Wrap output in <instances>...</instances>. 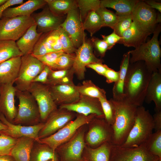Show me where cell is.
Masks as SVG:
<instances>
[{
	"label": "cell",
	"mask_w": 161,
	"mask_h": 161,
	"mask_svg": "<svg viewBox=\"0 0 161 161\" xmlns=\"http://www.w3.org/2000/svg\"><path fill=\"white\" fill-rule=\"evenodd\" d=\"M153 73L143 61L130 63L123 87L124 99L137 107L143 106Z\"/></svg>",
	"instance_id": "cell-1"
},
{
	"label": "cell",
	"mask_w": 161,
	"mask_h": 161,
	"mask_svg": "<svg viewBox=\"0 0 161 161\" xmlns=\"http://www.w3.org/2000/svg\"><path fill=\"white\" fill-rule=\"evenodd\" d=\"M115 110V119L112 126L114 135L112 144L122 145L126 139L134 122L137 106L124 99L117 100L112 98Z\"/></svg>",
	"instance_id": "cell-2"
},
{
	"label": "cell",
	"mask_w": 161,
	"mask_h": 161,
	"mask_svg": "<svg viewBox=\"0 0 161 161\" xmlns=\"http://www.w3.org/2000/svg\"><path fill=\"white\" fill-rule=\"evenodd\" d=\"M161 31V23L158 24L150 40L133 50L129 51L130 63L139 61L144 62L147 68L152 72L161 70V49L158 36Z\"/></svg>",
	"instance_id": "cell-3"
},
{
	"label": "cell",
	"mask_w": 161,
	"mask_h": 161,
	"mask_svg": "<svg viewBox=\"0 0 161 161\" xmlns=\"http://www.w3.org/2000/svg\"><path fill=\"white\" fill-rule=\"evenodd\" d=\"M154 129L152 116L143 106L137 107L133 126L123 145L136 147L144 144Z\"/></svg>",
	"instance_id": "cell-4"
},
{
	"label": "cell",
	"mask_w": 161,
	"mask_h": 161,
	"mask_svg": "<svg viewBox=\"0 0 161 161\" xmlns=\"http://www.w3.org/2000/svg\"><path fill=\"white\" fill-rule=\"evenodd\" d=\"M16 95L18 98L19 104L16 116L13 123L25 126H32L41 122L37 103L27 91L16 89Z\"/></svg>",
	"instance_id": "cell-5"
},
{
	"label": "cell",
	"mask_w": 161,
	"mask_h": 161,
	"mask_svg": "<svg viewBox=\"0 0 161 161\" xmlns=\"http://www.w3.org/2000/svg\"><path fill=\"white\" fill-rule=\"evenodd\" d=\"M113 135L112 126L104 118L96 117L87 124L85 141L86 146L95 148L106 143H112Z\"/></svg>",
	"instance_id": "cell-6"
},
{
	"label": "cell",
	"mask_w": 161,
	"mask_h": 161,
	"mask_svg": "<svg viewBox=\"0 0 161 161\" xmlns=\"http://www.w3.org/2000/svg\"><path fill=\"white\" fill-rule=\"evenodd\" d=\"M96 117L95 114L86 116L76 113L73 120L53 134L40 139V143L47 144L55 150L58 146L71 138L80 127L88 124Z\"/></svg>",
	"instance_id": "cell-7"
},
{
	"label": "cell",
	"mask_w": 161,
	"mask_h": 161,
	"mask_svg": "<svg viewBox=\"0 0 161 161\" xmlns=\"http://www.w3.org/2000/svg\"><path fill=\"white\" fill-rule=\"evenodd\" d=\"M45 66L32 54L22 55L18 75L15 82L16 89L28 91L33 80Z\"/></svg>",
	"instance_id": "cell-8"
},
{
	"label": "cell",
	"mask_w": 161,
	"mask_h": 161,
	"mask_svg": "<svg viewBox=\"0 0 161 161\" xmlns=\"http://www.w3.org/2000/svg\"><path fill=\"white\" fill-rule=\"evenodd\" d=\"M87 124L80 127L69 140L55 150L59 161H83L82 154L86 146L85 135Z\"/></svg>",
	"instance_id": "cell-9"
},
{
	"label": "cell",
	"mask_w": 161,
	"mask_h": 161,
	"mask_svg": "<svg viewBox=\"0 0 161 161\" xmlns=\"http://www.w3.org/2000/svg\"><path fill=\"white\" fill-rule=\"evenodd\" d=\"M35 24L31 16L2 17L0 19V40L16 41L25 33L28 28Z\"/></svg>",
	"instance_id": "cell-10"
},
{
	"label": "cell",
	"mask_w": 161,
	"mask_h": 161,
	"mask_svg": "<svg viewBox=\"0 0 161 161\" xmlns=\"http://www.w3.org/2000/svg\"><path fill=\"white\" fill-rule=\"evenodd\" d=\"M161 159L150 153L144 143L136 147L112 144L109 161H159Z\"/></svg>",
	"instance_id": "cell-11"
},
{
	"label": "cell",
	"mask_w": 161,
	"mask_h": 161,
	"mask_svg": "<svg viewBox=\"0 0 161 161\" xmlns=\"http://www.w3.org/2000/svg\"><path fill=\"white\" fill-rule=\"evenodd\" d=\"M157 13L144 1L139 0L131 13L133 23L140 32L150 35L157 25Z\"/></svg>",
	"instance_id": "cell-12"
},
{
	"label": "cell",
	"mask_w": 161,
	"mask_h": 161,
	"mask_svg": "<svg viewBox=\"0 0 161 161\" xmlns=\"http://www.w3.org/2000/svg\"><path fill=\"white\" fill-rule=\"evenodd\" d=\"M28 91L34 98L37 104L41 122L44 123L58 106L54 101L49 86L38 83H32Z\"/></svg>",
	"instance_id": "cell-13"
},
{
	"label": "cell",
	"mask_w": 161,
	"mask_h": 161,
	"mask_svg": "<svg viewBox=\"0 0 161 161\" xmlns=\"http://www.w3.org/2000/svg\"><path fill=\"white\" fill-rule=\"evenodd\" d=\"M76 113L58 108L49 115L38 134L40 140L49 137L63 128L76 117Z\"/></svg>",
	"instance_id": "cell-14"
},
{
	"label": "cell",
	"mask_w": 161,
	"mask_h": 161,
	"mask_svg": "<svg viewBox=\"0 0 161 161\" xmlns=\"http://www.w3.org/2000/svg\"><path fill=\"white\" fill-rule=\"evenodd\" d=\"M75 58L72 67L78 78L83 80L85 77L86 66L89 64L97 62L103 63V60L97 58L93 52V47L91 41H83L81 45L75 52Z\"/></svg>",
	"instance_id": "cell-15"
},
{
	"label": "cell",
	"mask_w": 161,
	"mask_h": 161,
	"mask_svg": "<svg viewBox=\"0 0 161 161\" xmlns=\"http://www.w3.org/2000/svg\"><path fill=\"white\" fill-rule=\"evenodd\" d=\"M61 27L67 33L76 49L81 45L86 35L76 4L69 10Z\"/></svg>",
	"instance_id": "cell-16"
},
{
	"label": "cell",
	"mask_w": 161,
	"mask_h": 161,
	"mask_svg": "<svg viewBox=\"0 0 161 161\" xmlns=\"http://www.w3.org/2000/svg\"><path fill=\"white\" fill-rule=\"evenodd\" d=\"M59 108L65 109L86 116L95 114L97 117L104 118L100 103L97 98L80 95L79 100L76 102L60 106Z\"/></svg>",
	"instance_id": "cell-17"
},
{
	"label": "cell",
	"mask_w": 161,
	"mask_h": 161,
	"mask_svg": "<svg viewBox=\"0 0 161 161\" xmlns=\"http://www.w3.org/2000/svg\"><path fill=\"white\" fill-rule=\"evenodd\" d=\"M0 120L7 127L1 132L0 134H4L16 139L23 137H30L34 140L36 142L40 143L38 134L43 128L44 123L41 122L32 126L15 124L7 121L1 113Z\"/></svg>",
	"instance_id": "cell-18"
},
{
	"label": "cell",
	"mask_w": 161,
	"mask_h": 161,
	"mask_svg": "<svg viewBox=\"0 0 161 161\" xmlns=\"http://www.w3.org/2000/svg\"><path fill=\"white\" fill-rule=\"evenodd\" d=\"M13 84L0 85V113L9 122L13 123L17 112L15 105L16 89Z\"/></svg>",
	"instance_id": "cell-19"
},
{
	"label": "cell",
	"mask_w": 161,
	"mask_h": 161,
	"mask_svg": "<svg viewBox=\"0 0 161 161\" xmlns=\"http://www.w3.org/2000/svg\"><path fill=\"white\" fill-rule=\"evenodd\" d=\"M40 12L33 13L31 16L37 26V32L44 33L57 30L65 19L64 16H57L50 10L47 5Z\"/></svg>",
	"instance_id": "cell-20"
},
{
	"label": "cell",
	"mask_w": 161,
	"mask_h": 161,
	"mask_svg": "<svg viewBox=\"0 0 161 161\" xmlns=\"http://www.w3.org/2000/svg\"><path fill=\"white\" fill-rule=\"evenodd\" d=\"M52 98L58 106L77 101L80 95L74 83L48 86Z\"/></svg>",
	"instance_id": "cell-21"
},
{
	"label": "cell",
	"mask_w": 161,
	"mask_h": 161,
	"mask_svg": "<svg viewBox=\"0 0 161 161\" xmlns=\"http://www.w3.org/2000/svg\"><path fill=\"white\" fill-rule=\"evenodd\" d=\"M47 4L45 0H29L18 6L7 8L4 12L2 17L30 16L35 11L44 8Z\"/></svg>",
	"instance_id": "cell-22"
},
{
	"label": "cell",
	"mask_w": 161,
	"mask_h": 161,
	"mask_svg": "<svg viewBox=\"0 0 161 161\" xmlns=\"http://www.w3.org/2000/svg\"><path fill=\"white\" fill-rule=\"evenodd\" d=\"M21 57L13 58L0 63V85L15 83L21 66Z\"/></svg>",
	"instance_id": "cell-23"
},
{
	"label": "cell",
	"mask_w": 161,
	"mask_h": 161,
	"mask_svg": "<svg viewBox=\"0 0 161 161\" xmlns=\"http://www.w3.org/2000/svg\"><path fill=\"white\" fill-rule=\"evenodd\" d=\"M152 101L155 112L161 111V70L153 73L147 88L144 101L149 104Z\"/></svg>",
	"instance_id": "cell-24"
},
{
	"label": "cell",
	"mask_w": 161,
	"mask_h": 161,
	"mask_svg": "<svg viewBox=\"0 0 161 161\" xmlns=\"http://www.w3.org/2000/svg\"><path fill=\"white\" fill-rule=\"evenodd\" d=\"M35 142L33 139L29 137L17 139L10 155L15 161H30L31 152Z\"/></svg>",
	"instance_id": "cell-25"
},
{
	"label": "cell",
	"mask_w": 161,
	"mask_h": 161,
	"mask_svg": "<svg viewBox=\"0 0 161 161\" xmlns=\"http://www.w3.org/2000/svg\"><path fill=\"white\" fill-rule=\"evenodd\" d=\"M43 33L37 31L36 24L31 26L16 42L23 55L32 54L36 43Z\"/></svg>",
	"instance_id": "cell-26"
},
{
	"label": "cell",
	"mask_w": 161,
	"mask_h": 161,
	"mask_svg": "<svg viewBox=\"0 0 161 161\" xmlns=\"http://www.w3.org/2000/svg\"><path fill=\"white\" fill-rule=\"evenodd\" d=\"M112 143H106L95 148L86 145L83 152V161H109Z\"/></svg>",
	"instance_id": "cell-27"
},
{
	"label": "cell",
	"mask_w": 161,
	"mask_h": 161,
	"mask_svg": "<svg viewBox=\"0 0 161 161\" xmlns=\"http://www.w3.org/2000/svg\"><path fill=\"white\" fill-rule=\"evenodd\" d=\"M130 55L129 51L124 53L121 62L119 75L117 81L114 83L112 89V98L117 100L124 99L123 87L129 66Z\"/></svg>",
	"instance_id": "cell-28"
},
{
	"label": "cell",
	"mask_w": 161,
	"mask_h": 161,
	"mask_svg": "<svg viewBox=\"0 0 161 161\" xmlns=\"http://www.w3.org/2000/svg\"><path fill=\"white\" fill-rule=\"evenodd\" d=\"M148 36L139 31L132 22L131 26L123 33L121 39L117 43L136 48L146 42Z\"/></svg>",
	"instance_id": "cell-29"
},
{
	"label": "cell",
	"mask_w": 161,
	"mask_h": 161,
	"mask_svg": "<svg viewBox=\"0 0 161 161\" xmlns=\"http://www.w3.org/2000/svg\"><path fill=\"white\" fill-rule=\"evenodd\" d=\"M59 161L56 151L47 144L35 142L32 148L30 161Z\"/></svg>",
	"instance_id": "cell-30"
},
{
	"label": "cell",
	"mask_w": 161,
	"mask_h": 161,
	"mask_svg": "<svg viewBox=\"0 0 161 161\" xmlns=\"http://www.w3.org/2000/svg\"><path fill=\"white\" fill-rule=\"evenodd\" d=\"M138 0H101L100 7L111 8L116 12L118 16L131 14L132 11Z\"/></svg>",
	"instance_id": "cell-31"
},
{
	"label": "cell",
	"mask_w": 161,
	"mask_h": 161,
	"mask_svg": "<svg viewBox=\"0 0 161 161\" xmlns=\"http://www.w3.org/2000/svg\"><path fill=\"white\" fill-rule=\"evenodd\" d=\"M74 71L72 67L67 69L54 70L51 69L46 85L51 86L58 84H71L73 82Z\"/></svg>",
	"instance_id": "cell-32"
},
{
	"label": "cell",
	"mask_w": 161,
	"mask_h": 161,
	"mask_svg": "<svg viewBox=\"0 0 161 161\" xmlns=\"http://www.w3.org/2000/svg\"><path fill=\"white\" fill-rule=\"evenodd\" d=\"M51 11L55 15L64 16L76 5L75 0H45Z\"/></svg>",
	"instance_id": "cell-33"
},
{
	"label": "cell",
	"mask_w": 161,
	"mask_h": 161,
	"mask_svg": "<svg viewBox=\"0 0 161 161\" xmlns=\"http://www.w3.org/2000/svg\"><path fill=\"white\" fill-rule=\"evenodd\" d=\"M22 55L15 41L0 40V63L12 58Z\"/></svg>",
	"instance_id": "cell-34"
},
{
	"label": "cell",
	"mask_w": 161,
	"mask_h": 161,
	"mask_svg": "<svg viewBox=\"0 0 161 161\" xmlns=\"http://www.w3.org/2000/svg\"><path fill=\"white\" fill-rule=\"evenodd\" d=\"M82 23L83 30L88 31L91 36L103 27L101 17L96 10L89 12Z\"/></svg>",
	"instance_id": "cell-35"
},
{
	"label": "cell",
	"mask_w": 161,
	"mask_h": 161,
	"mask_svg": "<svg viewBox=\"0 0 161 161\" xmlns=\"http://www.w3.org/2000/svg\"><path fill=\"white\" fill-rule=\"evenodd\" d=\"M76 87L80 95L98 99L106 97L105 90L95 85L91 80H84L81 85Z\"/></svg>",
	"instance_id": "cell-36"
},
{
	"label": "cell",
	"mask_w": 161,
	"mask_h": 161,
	"mask_svg": "<svg viewBox=\"0 0 161 161\" xmlns=\"http://www.w3.org/2000/svg\"><path fill=\"white\" fill-rule=\"evenodd\" d=\"M144 144L150 153L161 158V131L152 133Z\"/></svg>",
	"instance_id": "cell-37"
},
{
	"label": "cell",
	"mask_w": 161,
	"mask_h": 161,
	"mask_svg": "<svg viewBox=\"0 0 161 161\" xmlns=\"http://www.w3.org/2000/svg\"><path fill=\"white\" fill-rule=\"evenodd\" d=\"M76 3L79 9L80 19L82 23L89 12L96 10L100 7V0H77Z\"/></svg>",
	"instance_id": "cell-38"
},
{
	"label": "cell",
	"mask_w": 161,
	"mask_h": 161,
	"mask_svg": "<svg viewBox=\"0 0 161 161\" xmlns=\"http://www.w3.org/2000/svg\"><path fill=\"white\" fill-rule=\"evenodd\" d=\"M102 19L103 27H108L112 29L117 22L119 16L106 8L100 7L96 10Z\"/></svg>",
	"instance_id": "cell-39"
},
{
	"label": "cell",
	"mask_w": 161,
	"mask_h": 161,
	"mask_svg": "<svg viewBox=\"0 0 161 161\" xmlns=\"http://www.w3.org/2000/svg\"><path fill=\"white\" fill-rule=\"evenodd\" d=\"M103 109L104 119L109 124L112 125L115 119V110L114 105L106 97H101L98 98Z\"/></svg>",
	"instance_id": "cell-40"
},
{
	"label": "cell",
	"mask_w": 161,
	"mask_h": 161,
	"mask_svg": "<svg viewBox=\"0 0 161 161\" xmlns=\"http://www.w3.org/2000/svg\"><path fill=\"white\" fill-rule=\"evenodd\" d=\"M75 56V53L68 54L64 52L58 58L52 69L57 70L71 68L74 62Z\"/></svg>",
	"instance_id": "cell-41"
},
{
	"label": "cell",
	"mask_w": 161,
	"mask_h": 161,
	"mask_svg": "<svg viewBox=\"0 0 161 161\" xmlns=\"http://www.w3.org/2000/svg\"><path fill=\"white\" fill-rule=\"evenodd\" d=\"M54 52L47 41L45 34L43 33L35 44L32 54L34 56H40Z\"/></svg>",
	"instance_id": "cell-42"
},
{
	"label": "cell",
	"mask_w": 161,
	"mask_h": 161,
	"mask_svg": "<svg viewBox=\"0 0 161 161\" xmlns=\"http://www.w3.org/2000/svg\"><path fill=\"white\" fill-rule=\"evenodd\" d=\"M119 16V19L112 29L117 35L122 37L123 33L131 25L132 18L131 14Z\"/></svg>",
	"instance_id": "cell-43"
},
{
	"label": "cell",
	"mask_w": 161,
	"mask_h": 161,
	"mask_svg": "<svg viewBox=\"0 0 161 161\" xmlns=\"http://www.w3.org/2000/svg\"><path fill=\"white\" fill-rule=\"evenodd\" d=\"M58 30L62 51L66 53H75L77 49L67 33L61 27Z\"/></svg>",
	"instance_id": "cell-44"
},
{
	"label": "cell",
	"mask_w": 161,
	"mask_h": 161,
	"mask_svg": "<svg viewBox=\"0 0 161 161\" xmlns=\"http://www.w3.org/2000/svg\"><path fill=\"white\" fill-rule=\"evenodd\" d=\"M17 139L3 134L0 135V156L10 155Z\"/></svg>",
	"instance_id": "cell-45"
},
{
	"label": "cell",
	"mask_w": 161,
	"mask_h": 161,
	"mask_svg": "<svg viewBox=\"0 0 161 161\" xmlns=\"http://www.w3.org/2000/svg\"><path fill=\"white\" fill-rule=\"evenodd\" d=\"M64 52L63 51H60L51 52L42 56H34L52 69L58 58Z\"/></svg>",
	"instance_id": "cell-46"
},
{
	"label": "cell",
	"mask_w": 161,
	"mask_h": 161,
	"mask_svg": "<svg viewBox=\"0 0 161 161\" xmlns=\"http://www.w3.org/2000/svg\"><path fill=\"white\" fill-rule=\"evenodd\" d=\"M91 41L93 47L96 51L97 54L101 58L104 57L106 51L108 49L107 43L103 39L95 37H92Z\"/></svg>",
	"instance_id": "cell-47"
},
{
	"label": "cell",
	"mask_w": 161,
	"mask_h": 161,
	"mask_svg": "<svg viewBox=\"0 0 161 161\" xmlns=\"http://www.w3.org/2000/svg\"><path fill=\"white\" fill-rule=\"evenodd\" d=\"M103 40L107 44L108 49H110L121 39L122 37L117 35L113 31L109 35L106 36L101 35Z\"/></svg>",
	"instance_id": "cell-48"
},
{
	"label": "cell",
	"mask_w": 161,
	"mask_h": 161,
	"mask_svg": "<svg viewBox=\"0 0 161 161\" xmlns=\"http://www.w3.org/2000/svg\"><path fill=\"white\" fill-rule=\"evenodd\" d=\"M51 69L45 65L41 72L32 81V83H38L46 85L48 81V77Z\"/></svg>",
	"instance_id": "cell-49"
},
{
	"label": "cell",
	"mask_w": 161,
	"mask_h": 161,
	"mask_svg": "<svg viewBox=\"0 0 161 161\" xmlns=\"http://www.w3.org/2000/svg\"><path fill=\"white\" fill-rule=\"evenodd\" d=\"M102 63L97 62L91 64L87 65L86 68H91L99 75L104 76L106 71L109 67Z\"/></svg>",
	"instance_id": "cell-50"
},
{
	"label": "cell",
	"mask_w": 161,
	"mask_h": 161,
	"mask_svg": "<svg viewBox=\"0 0 161 161\" xmlns=\"http://www.w3.org/2000/svg\"><path fill=\"white\" fill-rule=\"evenodd\" d=\"M119 72L116 71L109 67L106 71L104 76L106 78V81L108 83L116 82L119 78Z\"/></svg>",
	"instance_id": "cell-51"
},
{
	"label": "cell",
	"mask_w": 161,
	"mask_h": 161,
	"mask_svg": "<svg viewBox=\"0 0 161 161\" xmlns=\"http://www.w3.org/2000/svg\"><path fill=\"white\" fill-rule=\"evenodd\" d=\"M24 3L23 0H7L6 2L0 6V19L2 17L4 12L11 6L21 4Z\"/></svg>",
	"instance_id": "cell-52"
},
{
	"label": "cell",
	"mask_w": 161,
	"mask_h": 161,
	"mask_svg": "<svg viewBox=\"0 0 161 161\" xmlns=\"http://www.w3.org/2000/svg\"><path fill=\"white\" fill-rule=\"evenodd\" d=\"M155 131H161V111L156 112L152 116Z\"/></svg>",
	"instance_id": "cell-53"
},
{
	"label": "cell",
	"mask_w": 161,
	"mask_h": 161,
	"mask_svg": "<svg viewBox=\"0 0 161 161\" xmlns=\"http://www.w3.org/2000/svg\"><path fill=\"white\" fill-rule=\"evenodd\" d=\"M145 3L151 8L161 13V3L154 0H145Z\"/></svg>",
	"instance_id": "cell-54"
},
{
	"label": "cell",
	"mask_w": 161,
	"mask_h": 161,
	"mask_svg": "<svg viewBox=\"0 0 161 161\" xmlns=\"http://www.w3.org/2000/svg\"><path fill=\"white\" fill-rule=\"evenodd\" d=\"M0 161H15L10 155L0 156Z\"/></svg>",
	"instance_id": "cell-55"
},
{
	"label": "cell",
	"mask_w": 161,
	"mask_h": 161,
	"mask_svg": "<svg viewBox=\"0 0 161 161\" xmlns=\"http://www.w3.org/2000/svg\"><path fill=\"white\" fill-rule=\"evenodd\" d=\"M7 126L0 120V132L3 130L7 128Z\"/></svg>",
	"instance_id": "cell-56"
},
{
	"label": "cell",
	"mask_w": 161,
	"mask_h": 161,
	"mask_svg": "<svg viewBox=\"0 0 161 161\" xmlns=\"http://www.w3.org/2000/svg\"><path fill=\"white\" fill-rule=\"evenodd\" d=\"M161 13H157V23H161Z\"/></svg>",
	"instance_id": "cell-57"
},
{
	"label": "cell",
	"mask_w": 161,
	"mask_h": 161,
	"mask_svg": "<svg viewBox=\"0 0 161 161\" xmlns=\"http://www.w3.org/2000/svg\"><path fill=\"white\" fill-rule=\"evenodd\" d=\"M7 0H0V6L6 2Z\"/></svg>",
	"instance_id": "cell-58"
},
{
	"label": "cell",
	"mask_w": 161,
	"mask_h": 161,
	"mask_svg": "<svg viewBox=\"0 0 161 161\" xmlns=\"http://www.w3.org/2000/svg\"><path fill=\"white\" fill-rule=\"evenodd\" d=\"M47 161H56L54 160H48Z\"/></svg>",
	"instance_id": "cell-59"
},
{
	"label": "cell",
	"mask_w": 161,
	"mask_h": 161,
	"mask_svg": "<svg viewBox=\"0 0 161 161\" xmlns=\"http://www.w3.org/2000/svg\"><path fill=\"white\" fill-rule=\"evenodd\" d=\"M159 161H161V159Z\"/></svg>",
	"instance_id": "cell-60"
}]
</instances>
